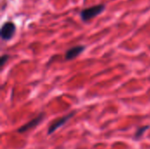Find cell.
<instances>
[{
	"instance_id": "6da1fadb",
	"label": "cell",
	"mask_w": 150,
	"mask_h": 149,
	"mask_svg": "<svg viewBox=\"0 0 150 149\" xmlns=\"http://www.w3.org/2000/svg\"><path fill=\"white\" fill-rule=\"evenodd\" d=\"M105 10V5L103 4L93 5V6L82 10V11L80 12V17L83 22H88L89 20L101 14Z\"/></svg>"
},
{
	"instance_id": "8992f818",
	"label": "cell",
	"mask_w": 150,
	"mask_h": 149,
	"mask_svg": "<svg viewBox=\"0 0 150 149\" xmlns=\"http://www.w3.org/2000/svg\"><path fill=\"white\" fill-rule=\"evenodd\" d=\"M149 127V126H142V127L139 128V129L136 131L135 134H134V139H135V140H139L140 138H142V135L144 134V133H145Z\"/></svg>"
},
{
	"instance_id": "7a4b0ae2",
	"label": "cell",
	"mask_w": 150,
	"mask_h": 149,
	"mask_svg": "<svg viewBox=\"0 0 150 149\" xmlns=\"http://www.w3.org/2000/svg\"><path fill=\"white\" fill-rule=\"evenodd\" d=\"M16 31V25L12 22H5L1 28V38L4 40H11Z\"/></svg>"
},
{
	"instance_id": "5b68a950",
	"label": "cell",
	"mask_w": 150,
	"mask_h": 149,
	"mask_svg": "<svg viewBox=\"0 0 150 149\" xmlns=\"http://www.w3.org/2000/svg\"><path fill=\"white\" fill-rule=\"evenodd\" d=\"M85 49V47L84 46H76V47H73L67 50L66 54H65V59L69 61V60H73L75 58H76L78 55H80Z\"/></svg>"
},
{
	"instance_id": "3957f363",
	"label": "cell",
	"mask_w": 150,
	"mask_h": 149,
	"mask_svg": "<svg viewBox=\"0 0 150 149\" xmlns=\"http://www.w3.org/2000/svg\"><path fill=\"white\" fill-rule=\"evenodd\" d=\"M75 113H76V112H72L69 113L68 115L63 116V117H62V118L56 119V120L49 126L48 131H47V134L49 135V134H52L53 133H54L58 128H60V127L62 126L67 121H69V120L75 115Z\"/></svg>"
},
{
	"instance_id": "277c9868",
	"label": "cell",
	"mask_w": 150,
	"mask_h": 149,
	"mask_svg": "<svg viewBox=\"0 0 150 149\" xmlns=\"http://www.w3.org/2000/svg\"><path fill=\"white\" fill-rule=\"evenodd\" d=\"M44 116H45V114H44L43 112L40 113V114L38 115L36 118H34V119H32L31 121L27 122L26 124H25L24 126H22L21 127H19V128L18 129V133H25V132H27L28 130H30V129H32V128L37 126L40 123V121L43 119Z\"/></svg>"
},
{
	"instance_id": "52a82bcc",
	"label": "cell",
	"mask_w": 150,
	"mask_h": 149,
	"mask_svg": "<svg viewBox=\"0 0 150 149\" xmlns=\"http://www.w3.org/2000/svg\"><path fill=\"white\" fill-rule=\"evenodd\" d=\"M8 58H9V56L8 55H3L2 57H1V61H0V65L3 67L4 65V63H5V61L8 60Z\"/></svg>"
}]
</instances>
